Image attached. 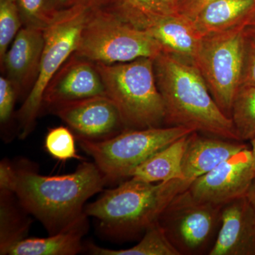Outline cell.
Listing matches in <instances>:
<instances>
[{
  "mask_svg": "<svg viewBox=\"0 0 255 255\" xmlns=\"http://www.w3.org/2000/svg\"><path fill=\"white\" fill-rule=\"evenodd\" d=\"M23 23L17 3L14 0H0V62L2 63Z\"/></svg>",
  "mask_w": 255,
  "mask_h": 255,
  "instance_id": "26",
  "label": "cell"
},
{
  "mask_svg": "<svg viewBox=\"0 0 255 255\" xmlns=\"http://www.w3.org/2000/svg\"><path fill=\"white\" fill-rule=\"evenodd\" d=\"M23 26L44 31L55 21L60 10L52 0H16Z\"/></svg>",
  "mask_w": 255,
  "mask_h": 255,
  "instance_id": "24",
  "label": "cell"
},
{
  "mask_svg": "<svg viewBox=\"0 0 255 255\" xmlns=\"http://www.w3.org/2000/svg\"><path fill=\"white\" fill-rule=\"evenodd\" d=\"M254 16H255V14L254 15Z\"/></svg>",
  "mask_w": 255,
  "mask_h": 255,
  "instance_id": "36",
  "label": "cell"
},
{
  "mask_svg": "<svg viewBox=\"0 0 255 255\" xmlns=\"http://www.w3.org/2000/svg\"><path fill=\"white\" fill-rule=\"evenodd\" d=\"M95 65L106 95L117 107L126 130L161 127L165 112L156 82L154 59Z\"/></svg>",
  "mask_w": 255,
  "mask_h": 255,
  "instance_id": "4",
  "label": "cell"
},
{
  "mask_svg": "<svg viewBox=\"0 0 255 255\" xmlns=\"http://www.w3.org/2000/svg\"><path fill=\"white\" fill-rule=\"evenodd\" d=\"M191 183L178 179L155 184L131 177L87 204L85 214L96 219L101 233L107 237L130 239L157 221L169 202Z\"/></svg>",
  "mask_w": 255,
  "mask_h": 255,
  "instance_id": "3",
  "label": "cell"
},
{
  "mask_svg": "<svg viewBox=\"0 0 255 255\" xmlns=\"http://www.w3.org/2000/svg\"><path fill=\"white\" fill-rule=\"evenodd\" d=\"M154 71L166 124L241 141L232 119L216 103L194 64L162 52L154 59Z\"/></svg>",
  "mask_w": 255,
  "mask_h": 255,
  "instance_id": "2",
  "label": "cell"
},
{
  "mask_svg": "<svg viewBox=\"0 0 255 255\" xmlns=\"http://www.w3.org/2000/svg\"><path fill=\"white\" fill-rule=\"evenodd\" d=\"M44 43V31L22 26L5 55L1 65L18 96L36 81Z\"/></svg>",
  "mask_w": 255,
  "mask_h": 255,
  "instance_id": "14",
  "label": "cell"
},
{
  "mask_svg": "<svg viewBox=\"0 0 255 255\" xmlns=\"http://www.w3.org/2000/svg\"><path fill=\"white\" fill-rule=\"evenodd\" d=\"M77 138L107 140L126 130L117 107L107 96H96L52 107Z\"/></svg>",
  "mask_w": 255,
  "mask_h": 255,
  "instance_id": "11",
  "label": "cell"
},
{
  "mask_svg": "<svg viewBox=\"0 0 255 255\" xmlns=\"http://www.w3.org/2000/svg\"><path fill=\"white\" fill-rule=\"evenodd\" d=\"M188 135L155 152L136 167L132 172L131 177L148 183L184 179L182 164Z\"/></svg>",
  "mask_w": 255,
  "mask_h": 255,
  "instance_id": "19",
  "label": "cell"
},
{
  "mask_svg": "<svg viewBox=\"0 0 255 255\" xmlns=\"http://www.w3.org/2000/svg\"><path fill=\"white\" fill-rule=\"evenodd\" d=\"M209 255H255V210L246 196L222 206L221 226Z\"/></svg>",
  "mask_w": 255,
  "mask_h": 255,
  "instance_id": "13",
  "label": "cell"
},
{
  "mask_svg": "<svg viewBox=\"0 0 255 255\" xmlns=\"http://www.w3.org/2000/svg\"><path fill=\"white\" fill-rule=\"evenodd\" d=\"M179 0H114L103 6L121 19L144 28L156 18L177 14Z\"/></svg>",
  "mask_w": 255,
  "mask_h": 255,
  "instance_id": "20",
  "label": "cell"
},
{
  "mask_svg": "<svg viewBox=\"0 0 255 255\" xmlns=\"http://www.w3.org/2000/svg\"><path fill=\"white\" fill-rule=\"evenodd\" d=\"M255 179L253 153L248 147L197 178L189 191L199 200L223 206L246 196Z\"/></svg>",
  "mask_w": 255,
  "mask_h": 255,
  "instance_id": "10",
  "label": "cell"
},
{
  "mask_svg": "<svg viewBox=\"0 0 255 255\" xmlns=\"http://www.w3.org/2000/svg\"><path fill=\"white\" fill-rule=\"evenodd\" d=\"M102 95H106L105 88L95 63L73 53L47 86L43 94V106L52 108Z\"/></svg>",
  "mask_w": 255,
  "mask_h": 255,
  "instance_id": "12",
  "label": "cell"
},
{
  "mask_svg": "<svg viewBox=\"0 0 255 255\" xmlns=\"http://www.w3.org/2000/svg\"><path fill=\"white\" fill-rule=\"evenodd\" d=\"M248 146L237 140L201 136L197 131L188 135L182 159L184 179L193 182Z\"/></svg>",
  "mask_w": 255,
  "mask_h": 255,
  "instance_id": "15",
  "label": "cell"
},
{
  "mask_svg": "<svg viewBox=\"0 0 255 255\" xmlns=\"http://www.w3.org/2000/svg\"><path fill=\"white\" fill-rule=\"evenodd\" d=\"M45 148L51 157L60 162L83 159L78 154L75 136L70 128L58 127L49 129L45 138Z\"/></svg>",
  "mask_w": 255,
  "mask_h": 255,
  "instance_id": "25",
  "label": "cell"
},
{
  "mask_svg": "<svg viewBox=\"0 0 255 255\" xmlns=\"http://www.w3.org/2000/svg\"><path fill=\"white\" fill-rule=\"evenodd\" d=\"M221 209L196 199L188 189L169 202L157 221L180 255H209L221 226Z\"/></svg>",
  "mask_w": 255,
  "mask_h": 255,
  "instance_id": "9",
  "label": "cell"
},
{
  "mask_svg": "<svg viewBox=\"0 0 255 255\" xmlns=\"http://www.w3.org/2000/svg\"><path fill=\"white\" fill-rule=\"evenodd\" d=\"M89 9L79 4L61 9L44 30V48L38 75L18 112L20 138H26L33 131L43 107L45 90L55 73L75 53Z\"/></svg>",
  "mask_w": 255,
  "mask_h": 255,
  "instance_id": "7",
  "label": "cell"
},
{
  "mask_svg": "<svg viewBox=\"0 0 255 255\" xmlns=\"http://www.w3.org/2000/svg\"><path fill=\"white\" fill-rule=\"evenodd\" d=\"M255 14V0H215L192 21L203 37L248 24Z\"/></svg>",
  "mask_w": 255,
  "mask_h": 255,
  "instance_id": "18",
  "label": "cell"
},
{
  "mask_svg": "<svg viewBox=\"0 0 255 255\" xmlns=\"http://www.w3.org/2000/svg\"><path fill=\"white\" fill-rule=\"evenodd\" d=\"M86 247L95 255H180L157 221L145 230L141 241L128 249H107L92 243Z\"/></svg>",
  "mask_w": 255,
  "mask_h": 255,
  "instance_id": "22",
  "label": "cell"
},
{
  "mask_svg": "<svg viewBox=\"0 0 255 255\" xmlns=\"http://www.w3.org/2000/svg\"><path fill=\"white\" fill-rule=\"evenodd\" d=\"M71 1L72 0H52L53 6L58 10L69 7L71 4Z\"/></svg>",
  "mask_w": 255,
  "mask_h": 255,
  "instance_id": "32",
  "label": "cell"
},
{
  "mask_svg": "<svg viewBox=\"0 0 255 255\" xmlns=\"http://www.w3.org/2000/svg\"><path fill=\"white\" fill-rule=\"evenodd\" d=\"M242 85L255 87V39L247 36Z\"/></svg>",
  "mask_w": 255,
  "mask_h": 255,
  "instance_id": "28",
  "label": "cell"
},
{
  "mask_svg": "<svg viewBox=\"0 0 255 255\" xmlns=\"http://www.w3.org/2000/svg\"><path fill=\"white\" fill-rule=\"evenodd\" d=\"M247 24L202 37L194 65L223 113L231 118L235 97L241 86Z\"/></svg>",
  "mask_w": 255,
  "mask_h": 255,
  "instance_id": "8",
  "label": "cell"
},
{
  "mask_svg": "<svg viewBox=\"0 0 255 255\" xmlns=\"http://www.w3.org/2000/svg\"><path fill=\"white\" fill-rule=\"evenodd\" d=\"M112 1L114 0H72L70 6L79 4L86 6L89 9H93L105 6Z\"/></svg>",
  "mask_w": 255,
  "mask_h": 255,
  "instance_id": "30",
  "label": "cell"
},
{
  "mask_svg": "<svg viewBox=\"0 0 255 255\" xmlns=\"http://www.w3.org/2000/svg\"><path fill=\"white\" fill-rule=\"evenodd\" d=\"M215 0H179L177 14L192 20L208 4Z\"/></svg>",
  "mask_w": 255,
  "mask_h": 255,
  "instance_id": "29",
  "label": "cell"
},
{
  "mask_svg": "<svg viewBox=\"0 0 255 255\" xmlns=\"http://www.w3.org/2000/svg\"><path fill=\"white\" fill-rule=\"evenodd\" d=\"M246 197L248 198V200L251 203L255 210V179L247 194Z\"/></svg>",
  "mask_w": 255,
  "mask_h": 255,
  "instance_id": "33",
  "label": "cell"
},
{
  "mask_svg": "<svg viewBox=\"0 0 255 255\" xmlns=\"http://www.w3.org/2000/svg\"><path fill=\"white\" fill-rule=\"evenodd\" d=\"M245 31L247 36L255 39V16H253L250 22L247 24Z\"/></svg>",
  "mask_w": 255,
  "mask_h": 255,
  "instance_id": "31",
  "label": "cell"
},
{
  "mask_svg": "<svg viewBox=\"0 0 255 255\" xmlns=\"http://www.w3.org/2000/svg\"><path fill=\"white\" fill-rule=\"evenodd\" d=\"M107 179L95 162H83L72 173L41 175L26 164H0V189L11 191L28 214L49 235L65 231L85 216L87 201L100 192Z\"/></svg>",
  "mask_w": 255,
  "mask_h": 255,
  "instance_id": "1",
  "label": "cell"
},
{
  "mask_svg": "<svg viewBox=\"0 0 255 255\" xmlns=\"http://www.w3.org/2000/svg\"><path fill=\"white\" fill-rule=\"evenodd\" d=\"M194 131L183 127L128 129L100 141L77 140L110 183L131 177L136 167L155 152Z\"/></svg>",
  "mask_w": 255,
  "mask_h": 255,
  "instance_id": "6",
  "label": "cell"
},
{
  "mask_svg": "<svg viewBox=\"0 0 255 255\" xmlns=\"http://www.w3.org/2000/svg\"><path fill=\"white\" fill-rule=\"evenodd\" d=\"M85 215L71 227L47 238H26L8 247L1 255H75L83 249L82 238L88 231Z\"/></svg>",
  "mask_w": 255,
  "mask_h": 255,
  "instance_id": "17",
  "label": "cell"
},
{
  "mask_svg": "<svg viewBox=\"0 0 255 255\" xmlns=\"http://www.w3.org/2000/svg\"><path fill=\"white\" fill-rule=\"evenodd\" d=\"M162 47L148 32L132 26L104 7L89 9L74 54L95 63L155 59Z\"/></svg>",
  "mask_w": 255,
  "mask_h": 255,
  "instance_id": "5",
  "label": "cell"
},
{
  "mask_svg": "<svg viewBox=\"0 0 255 255\" xmlns=\"http://www.w3.org/2000/svg\"><path fill=\"white\" fill-rule=\"evenodd\" d=\"M18 97L14 84L7 78H0V121L6 124L10 120L13 113L15 102Z\"/></svg>",
  "mask_w": 255,
  "mask_h": 255,
  "instance_id": "27",
  "label": "cell"
},
{
  "mask_svg": "<svg viewBox=\"0 0 255 255\" xmlns=\"http://www.w3.org/2000/svg\"><path fill=\"white\" fill-rule=\"evenodd\" d=\"M235 128L240 140L255 137V87L242 85L235 97L231 112Z\"/></svg>",
  "mask_w": 255,
  "mask_h": 255,
  "instance_id": "23",
  "label": "cell"
},
{
  "mask_svg": "<svg viewBox=\"0 0 255 255\" xmlns=\"http://www.w3.org/2000/svg\"><path fill=\"white\" fill-rule=\"evenodd\" d=\"M29 214L11 191L0 189V254L27 236Z\"/></svg>",
  "mask_w": 255,
  "mask_h": 255,
  "instance_id": "21",
  "label": "cell"
},
{
  "mask_svg": "<svg viewBox=\"0 0 255 255\" xmlns=\"http://www.w3.org/2000/svg\"><path fill=\"white\" fill-rule=\"evenodd\" d=\"M252 145V153H253V162H254V166L255 169V137L253 140H251Z\"/></svg>",
  "mask_w": 255,
  "mask_h": 255,
  "instance_id": "34",
  "label": "cell"
},
{
  "mask_svg": "<svg viewBox=\"0 0 255 255\" xmlns=\"http://www.w3.org/2000/svg\"><path fill=\"white\" fill-rule=\"evenodd\" d=\"M14 1H16V0H14Z\"/></svg>",
  "mask_w": 255,
  "mask_h": 255,
  "instance_id": "35",
  "label": "cell"
},
{
  "mask_svg": "<svg viewBox=\"0 0 255 255\" xmlns=\"http://www.w3.org/2000/svg\"><path fill=\"white\" fill-rule=\"evenodd\" d=\"M143 30L159 42L164 53L194 63L202 36L190 18L179 14L162 16L149 23Z\"/></svg>",
  "mask_w": 255,
  "mask_h": 255,
  "instance_id": "16",
  "label": "cell"
}]
</instances>
